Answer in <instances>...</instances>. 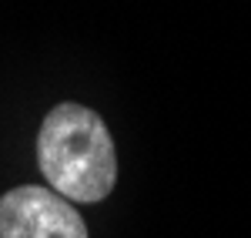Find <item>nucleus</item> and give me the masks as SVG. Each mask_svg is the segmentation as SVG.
<instances>
[{"label":"nucleus","instance_id":"nucleus-2","mask_svg":"<svg viewBox=\"0 0 251 238\" xmlns=\"http://www.w3.org/2000/svg\"><path fill=\"white\" fill-rule=\"evenodd\" d=\"M0 238H87V225L57 191L24 185L0 198Z\"/></svg>","mask_w":251,"mask_h":238},{"label":"nucleus","instance_id":"nucleus-1","mask_svg":"<svg viewBox=\"0 0 251 238\" xmlns=\"http://www.w3.org/2000/svg\"><path fill=\"white\" fill-rule=\"evenodd\" d=\"M37 161L60 198L104 201L117 181V155L97 111L57 104L37 134Z\"/></svg>","mask_w":251,"mask_h":238}]
</instances>
